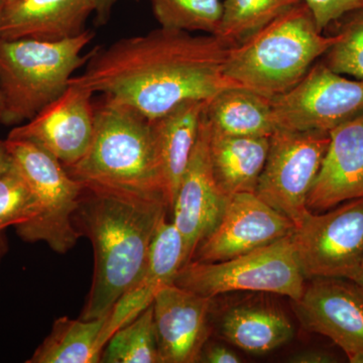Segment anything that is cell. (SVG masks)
<instances>
[{"label":"cell","instance_id":"cell-1","mask_svg":"<svg viewBox=\"0 0 363 363\" xmlns=\"http://www.w3.org/2000/svg\"><path fill=\"white\" fill-rule=\"evenodd\" d=\"M231 47L217 35L161 28L95 50L72 81L152 121L182 102L240 87L225 75Z\"/></svg>","mask_w":363,"mask_h":363},{"label":"cell","instance_id":"cell-2","mask_svg":"<svg viewBox=\"0 0 363 363\" xmlns=\"http://www.w3.org/2000/svg\"><path fill=\"white\" fill-rule=\"evenodd\" d=\"M169 211L167 198L83 187L73 221L92 243L94 272L81 319L108 316L147 262L157 229Z\"/></svg>","mask_w":363,"mask_h":363},{"label":"cell","instance_id":"cell-3","mask_svg":"<svg viewBox=\"0 0 363 363\" xmlns=\"http://www.w3.org/2000/svg\"><path fill=\"white\" fill-rule=\"evenodd\" d=\"M65 169L84 188L164 197L169 202L150 121L111 98L104 96L95 105L89 149Z\"/></svg>","mask_w":363,"mask_h":363},{"label":"cell","instance_id":"cell-4","mask_svg":"<svg viewBox=\"0 0 363 363\" xmlns=\"http://www.w3.org/2000/svg\"><path fill=\"white\" fill-rule=\"evenodd\" d=\"M324 35L304 1L289 9L250 38L230 48L225 75L233 83L269 99L297 84L335 44Z\"/></svg>","mask_w":363,"mask_h":363},{"label":"cell","instance_id":"cell-5","mask_svg":"<svg viewBox=\"0 0 363 363\" xmlns=\"http://www.w3.org/2000/svg\"><path fill=\"white\" fill-rule=\"evenodd\" d=\"M93 38L86 30L57 42L0 39V123L20 125L57 99L89 61L83 51Z\"/></svg>","mask_w":363,"mask_h":363},{"label":"cell","instance_id":"cell-6","mask_svg":"<svg viewBox=\"0 0 363 363\" xmlns=\"http://www.w3.org/2000/svg\"><path fill=\"white\" fill-rule=\"evenodd\" d=\"M4 143L13 166L32 189L39 205L35 219L16 227L18 236L28 242L47 243L60 255L70 252L82 238L73 217L83 186L39 145L9 138Z\"/></svg>","mask_w":363,"mask_h":363},{"label":"cell","instance_id":"cell-7","mask_svg":"<svg viewBox=\"0 0 363 363\" xmlns=\"http://www.w3.org/2000/svg\"><path fill=\"white\" fill-rule=\"evenodd\" d=\"M291 235L224 262L191 260L179 271L175 284L211 298L234 291H255L286 296L295 302L304 293L305 277Z\"/></svg>","mask_w":363,"mask_h":363},{"label":"cell","instance_id":"cell-8","mask_svg":"<svg viewBox=\"0 0 363 363\" xmlns=\"http://www.w3.org/2000/svg\"><path fill=\"white\" fill-rule=\"evenodd\" d=\"M310 212L291 235L305 279L352 281L363 266V198Z\"/></svg>","mask_w":363,"mask_h":363},{"label":"cell","instance_id":"cell-9","mask_svg":"<svg viewBox=\"0 0 363 363\" xmlns=\"http://www.w3.org/2000/svg\"><path fill=\"white\" fill-rule=\"evenodd\" d=\"M330 143L323 131L277 130L255 194L296 227L310 213L308 197Z\"/></svg>","mask_w":363,"mask_h":363},{"label":"cell","instance_id":"cell-10","mask_svg":"<svg viewBox=\"0 0 363 363\" xmlns=\"http://www.w3.org/2000/svg\"><path fill=\"white\" fill-rule=\"evenodd\" d=\"M277 128L330 133L363 113V80H350L318 60L290 90L272 98Z\"/></svg>","mask_w":363,"mask_h":363},{"label":"cell","instance_id":"cell-11","mask_svg":"<svg viewBox=\"0 0 363 363\" xmlns=\"http://www.w3.org/2000/svg\"><path fill=\"white\" fill-rule=\"evenodd\" d=\"M296 226L255 193L229 196L220 220L196 250L192 260L224 262L290 236Z\"/></svg>","mask_w":363,"mask_h":363},{"label":"cell","instance_id":"cell-12","mask_svg":"<svg viewBox=\"0 0 363 363\" xmlns=\"http://www.w3.org/2000/svg\"><path fill=\"white\" fill-rule=\"evenodd\" d=\"M93 94L71 79L57 99L30 121L14 126L7 138L39 145L65 168L76 164L89 149L94 135Z\"/></svg>","mask_w":363,"mask_h":363},{"label":"cell","instance_id":"cell-13","mask_svg":"<svg viewBox=\"0 0 363 363\" xmlns=\"http://www.w3.org/2000/svg\"><path fill=\"white\" fill-rule=\"evenodd\" d=\"M308 331L326 336L352 363H363V291L343 279H315L295 301Z\"/></svg>","mask_w":363,"mask_h":363},{"label":"cell","instance_id":"cell-14","mask_svg":"<svg viewBox=\"0 0 363 363\" xmlns=\"http://www.w3.org/2000/svg\"><path fill=\"white\" fill-rule=\"evenodd\" d=\"M228 197L214 178L209 152V125L202 116L197 143L172 207V221L183 238L185 266L220 220Z\"/></svg>","mask_w":363,"mask_h":363},{"label":"cell","instance_id":"cell-15","mask_svg":"<svg viewBox=\"0 0 363 363\" xmlns=\"http://www.w3.org/2000/svg\"><path fill=\"white\" fill-rule=\"evenodd\" d=\"M212 300L176 284L157 292L152 307L162 363L199 362L210 335Z\"/></svg>","mask_w":363,"mask_h":363},{"label":"cell","instance_id":"cell-16","mask_svg":"<svg viewBox=\"0 0 363 363\" xmlns=\"http://www.w3.org/2000/svg\"><path fill=\"white\" fill-rule=\"evenodd\" d=\"M185 266L183 238L173 221L164 219L152 240L147 262L113 306L104 325L98 347L105 344L124 325L152 305L157 292L175 284L179 271Z\"/></svg>","mask_w":363,"mask_h":363},{"label":"cell","instance_id":"cell-17","mask_svg":"<svg viewBox=\"0 0 363 363\" xmlns=\"http://www.w3.org/2000/svg\"><path fill=\"white\" fill-rule=\"evenodd\" d=\"M329 135L328 149L308 197L310 211H327L363 198V113Z\"/></svg>","mask_w":363,"mask_h":363},{"label":"cell","instance_id":"cell-18","mask_svg":"<svg viewBox=\"0 0 363 363\" xmlns=\"http://www.w3.org/2000/svg\"><path fill=\"white\" fill-rule=\"evenodd\" d=\"M92 13V0H13L4 4L0 39H70L85 32Z\"/></svg>","mask_w":363,"mask_h":363},{"label":"cell","instance_id":"cell-19","mask_svg":"<svg viewBox=\"0 0 363 363\" xmlns=\"http://www.w3.org/2000/svg\"><path fill=\"white\" fill-rule=\"evenodd\" d=\"M207 100H187L150 121L171 207L197 143Z\"/></svg>","mask_w":363,"mask_h":363},{"label":"cell","instance_id":"cell-20","mask_svg":"<svg viewBox=\"0 0 363 363\" xmlns=\"http://www.w3.org/2000/svg\"><path fill=\"white\" fill-rule=\"evenodd\" d=\"M269 149V138L225 135L209 126L212 169L226 196L255 192Z\"/></svg>","mask_w":363,"mask_h":363},{"label":"cell","instance_id":"cell-21","mask_svg":"<svg viewBox=\"0 0 363 363\" xmlns=\"http://www.w3.org/2000/svg\"><path fill=\"white\" fill-rule=\"evenodd\" d=\"M203 116L225 135L271 138L277 128L272 99L243 87L227 88L207 100Z\"/></svg>","mask_w":363,"mask_h":363},{"label":"cell","instance_id":"cell-22","mask_svg":"<svg viewBox=\"0 0 363 363\" xmlns=\"http://www.w3.org/2000/svg\"><path fill=\"white\" fill-rule=\"evenodd\" d=\"M222 337L252 354H264L291 340L294 327L285 313L264 305L231 308L220 321Z\"/></svg>","mask_w":363,"mask_h":363},{"label":"cell","instance_id":"cell-23","mask_svg":"<svg viewBox=\"0 0 363 363\" xmlns=\"http://www.w3.org/2000/svg\"><path fill=\"white\" fill-rule=\"evenodd\" d=\"M107 316L99 319L55 320L52 331L33 353L28 363H98L102 350L98 339Z\"/></svg>","mask_w":363,"mask_h":363},{"label":"cell","instance_id":"cell-24","mask_svg":"<svg viewBox=\"0 0 363 363\" xmlns=\"http://www.w3.org/2000/svg\"><path fill=\"white\" fill-rule=\"evenodd\" d=\"M101 362L162 363L152 305L111 336Z\"/></svg>","mask_w":363,"mask_h":363},{"label":"cell","instance_id":"cell-25","mask_svg":"<svg viewBox=\"0 0 363 363\" xmlns=\"http://www.w3.org/2000/svg\"><path fill=\"white\" fill-rule=\"evenodd\" d=\"M303 0H223L217 37L238 45Z\"/></svg>","mask_w":363,"mask_h":363},{"label":"cell","instance_id":"cell-26","mask_svg":"<svg viewBox=\"0 0 363 363\" xmlns=\"http://www.w3.org/2000/svg\"><path fill=\"white\" fill-rule=\"evenodd\" d=\"M161 28L216 35L223 0H150Z\"/></svg>","mask_w":363,"mask_h":363},{"label":"cell","instance_id":"cell-27","mask_svg":"<svg viewBox=\"0 0 363 363\" xmlns=\"http://www.w3.org/2000/svg\"><path fill=\"white\" fill-rule=\"evenodd\" d=\"M331 28L338 40L320 61L335 73L363 80V6L346 13Z\"/></svg>","mask_w":363,"mask_h":363},{"label":"cell","instance_id":"cell-28","mask_svg":"<svg viewBox=\"0 0 363 363\" xmlns=\"http://www.w3.org/2000/svg\"><path fill=\"white\" fill-rule=\"evenodd\" d=\"M38 214L35 196L16 167L0 173V233L28 223Z\"/></svg>","mask_w":363,"mask_h":363},{"label":"cell","instance_id":"cell-29","mask_svg":"<svg viewBox=\"0 0 363 363\" xmlns=\"http://www.w3.org/2000/svg\"><path fill=\"white\" fill-rule=\"evenodd\" d=\"M314 16L318 30L325 32L346 13L363 6V0H303Z\"/></svg>","mask_w":363,"mask_h":363},{"label":"cell","instance_id":"cell-30","mask_svg":"<svg viewBox=\"0 0 363 363\" xmlns=\"http://www.w3.org/2000/svg\"><path fill=\"white\" fill-rule=\"evenodd\" d=\"M199 362L208 363H238L240 357L234 351L219 344H205Z\"/></svg>","mask_w":363,"mask_h":363},{"label":"cell","instance_id":"cell-31","mask_svg":"<svg viewBox=\"0 0 363 363\" xmlns=\"http://www.w3.org/2000/svg\"><path fill=\"white\" fill-rule=\"evenodd\" d=\"M292 363H332L337 362L338 359L333 353L323 350H308L298 351L290 358Z\"/></svg>","mask_w":363,"mask_h":363},{"label":"cell","instance_id":"cell-32","mask_svg":"<svg viewBox=\"0 0 363 363\" xmlns=\"http://www.w3.org/2000/svg\"><path fill=\"white\" fill-rule=\"evenodd\" d=\"M94 6V13L97 14L98 21L104 23L108 18L112 7L116 4L117 0H92Z\"/></svg>","mask_w":363,"mask_h":363},{"label":"cell","instance_id":"cell-33","mask_svg":"<svg viewBox=\"0 0 363 363\" xmlns=\"http://www.w3.org/2000/svg\"><path fill=\"white\" fill-rule=\"evenodd\" d=\"M13 166V161L9 156L4 140H0V173L6 171Z\"/></svg>","mask_w":363,"mask_h":363},{"label":"cell","instance_id":"cell-34","mask_svg":"<svg viewBox=\"0 0 363 363\" xmlns=\"http://www.w3.org/2000/svg\"><path fill=\"white\" fill-rule=\"evenodd\" d=\"M7 252H9V243L4 233H0V262L6 257Z\"/></svg>","mask_w":363,"mask_h":363},{"label":"cell","instance_id":"cell-35","mask_svg":"<svg viewBox=\"0 0 363 363\" xmlns=\"http://www.w3.org/2000/svg\"><path fill=\"white\" fill-rule=\"evenodd\" d=\"M353 283L357 284L358 286H359L360 289L363 291V266L362 267V269H360L359 272H358V274L357 276V278L353 279Z\"/></svg>","mask_w":363,"mask_h":363},{"label":"cell","instance_id":"cell-36","mask_svg":"<svg viewBox=\"0 0 363 363\" xmlns=\"http://www.w3.org/2000/svg\"><path fill=\"white\" fill-rule=\"evenodd\" d=\"M4 0H0V23H1L2 13H4ZM0 118H1V99H0Z\"/></svg>","mask_w":363,"mask_h":363},{"label":"cell","instance_id":"cell-37","mask_svg":"<svg viewBox=\"0 0 363 363\" xmlns=\"http://www.w3.org/2000/svg\"><path fill=\"white\" fill-rule=\"evenodd\" d=\"M4 1L6 2V4H7V2L13 1V0H4Z\"/></svg>","mask_w":363,"mask_h":363}]
</instances>
